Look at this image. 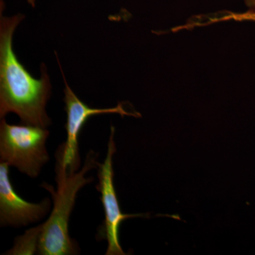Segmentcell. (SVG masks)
I'll use <instances>...</instances> for the list:
<instances>
[{
	"label": "cell",
	"instance_id": "6da1fadb",
	"mask_svg": "<svg viewBox=\"0 0 255 255\" xmlns=\"http://www.w3.org/2000/svg\"><path fill=\"white\" fill-rule=\"evenodd\" d=\"M24 18L21 13L6 16L0 11V118L14 113L21 124L47 128L51 124L46 105L52 86L46 65H41L40 78H34L13 48L14 32Z\"/></svg>",
	"mask_w": 255,
	"mask_h": 255
},
{
	"label": "cell",
	"instance_id": "7a4b0ae2",
	"mask_svg": "<svg viewBox=\"0 0 255 255\" xmlns=\"http://www.w3.org/2000/svg\"><path fill=\"white\" fill-rule=\"evenodd\" d=\"M97 158L98 155L90 150L87 154L83 167L77 172H72L65 168L61 161L56 158V190L47 183L43 182L41 185L51 194L54 206L48 219L41 224L37 252L38 255L78 254V244L69 235V220L79 191L93 182V177L87 178L85 175L91 169L97 168L99 163Z\"/></svg>",
	"mask_w": 255,
	"mask_h": 255
},
{
	"label": "cell",
	"instance_id": "3957f363",
	"mask_svg": "<svg viewBox=\"0 0 255 255\" xmlns=\"http://www.w3.org/2000/svg\"><path fill=\"white\" fill-rule=\"evenodd\" d=\"M46 128L9 124L4 118L0 123V160L21 173L36 178L49 161L46 142L49 136Z\"/></svg>",
	"mask_w": 255,
	"mask_h": 255
},
{
	"label": "cell",
	"instance_id": "277c9868",
	"mask_svg": "<svg viewBox=\"0 0 255 255\" xmlns=\"http://www.w3.org/2000/svg\"><path fill=\"white\" fill-rule=\"evenodd\" d=\"M59 66L65 84L64 102L67 114V122L65 124L67 140L58 147L55 157L61 161L65 168H68L72 172H77L81 163L79 155V134L90 117L104 114H117L122 117L128 116L133 117H140V115L138 113L127 112L122 103L112 108L96 109L88 107L78 98V96L75 95L73 90L69 86L60 63Z\"/></svg>",
	"mask_w": 255,
	"mask_h": 255
},
{
	"label": "cell",
	"instance_id": "5b68a950",
	"mask_svg": "<svg viewBox=\"0 0 255 255\" xmlns=\"http://www.w3.org/2000/svg\"><path fill=\"white\" fill-rule=\"evenodd\" d=\"M115 128L111 127L107 157L103 163H98V179L97 189L100 193V199L105 209V220L103 238L108 243L106 255H125L119 243V230L121 223L132 218L141 217L143 214H124L119 206L114 185L113 157L117 151L114 137Z\"/></svg>",
	"mask_w": 255,
	"mask_h": 255
},
{
	"label": "cell",
	"instance_id": "8992f818",
	"mask_svg": "<svg viewBox=\"0 0 255 255\" xmlns=\"http://www.w3.org/2000/svg\"><path fill=\"white\" fill-rule=\"evenodd\" d=\"M48 198L39 204L23 200L16 194L9 179V166L0 163V224L1 226L22 227L38 222L49 212Z\"/></svg>",
	"mask_w": 255,
	"mask_h": 255
},
{
	"label": "cell",
	"instance_id": "52a82bcc",
	"mask_svg": "<svg viewBox=\"0 0 255 255\" xmlns=\"http://www.w3.org/2000/svg\"><path fill=\"white\" fill-rule=\"evenodd\" d=\"M41 231V225L28 230L22 236L16 238L14 247L6 254L33 255L37 253Z\"/></svg>",
	"mask_w": 255,
	"mask_h": 255
},
{
	"label": "cell",
	"instance_id": "ba28073f",
	"mask_svg": "<svg viewBox=\"0 0 255 255\" xmlns=\"http://www.w3.org/2000/svg\"><path fill=\"white\" fill-rule=\"evenodd\" d=\"M226 18H232L236 21H255V9L250 10L244 13H232L226 16Z\"/></svg>",
	"mask_w": 255,
	"mask_h": 255
},
{
	"label": "cell",
	"instance_id": "9c48e42d",
	"mask_svg": "<svg viewBox=\"0 0 255 255\" xmlns=\"http://www.w3.org/2000/svg\"><path fill=\"white\" fill-rule=\"evenodd\" d=\"M247 5L255 9V0H246Z\"/></svg>",
	"mask_w": 255,
	"mask_h": 255
},
{
	"label": "cell",
	"instance_id": "30bf717a",
	"mask_svg": "<svg viewBox=\"0 0 255 255\" xmlns=\"http://www.w3.org/2000/svg\"><path fill=\"white\" fill-rule=\"evenodd\" d=\"M26 1L32 7H35V6H36V0H26Z\"/></svg>",
	"mask_w": 255,
	"mask_h": 255
}]
</instances>
